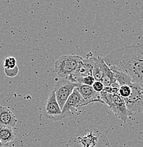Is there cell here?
I'll return each mask as SVG.
<instances>
[{"instance_id": "6da1fadb", "label": "cell", "mask_w": 143, "mask_h": 147, "mask_svg": "<svg viewBox=\"0 0 143 147\" xmlns=\"http://www.w3.org/2000/svg\"><path fill=\"white\" fill-rule=\"evenodd\" d=\"M103 59L110 69L125 74L133 84L143 88V44L118 48Z\"/></svg>"}, {"instance_id": "7a4b0ae2", "label": "cell", "mask_w": 143, "mask_h": 147, "mask_svg": "<svg viewBox=\"0 0 143 147\" xmlns=\"http://www.w3.org/2000/svg\"><path fill=\"white\" fill-rule=\"evenodd\" d=\"M83 58L78 55H64L56 61L54 71L59 77L69 81L79 67Z\"/></svg>"}, {"instance_id": "3957f363", "label": "cell", "mask_w": 143, "mask_h": 147, "mask_svg": "<svg viewBox=\"0 0 143 147\" xmlns=\"http://www.w3.org/2000/svg\"><path fill=\"white\" fill-rule=\"evenodd\" d=\"M101 100L113 110L115 115L120 119L124 123L128 119L131 114L126 107L125 102L119 94H112L103 91L101 93Z\"/></svg>"}, {"instance_id": "277c9868", "label": "cell", "mask_w": 143, "mask_h": 147, "mask_svg": "<svg viewBox=\"0 0 143 147\" xmlns=\"http://www.w3.org/2000/svg\"><path fill=\"white\" fill-rule=\"evenodd\" d=\"M124 101L131 115L143 112V88L135 84H132L131 95Z\"/></svg>"}, {"instance_id": "5b68a950", "label": "cell", "mask_w": 143, "mask_h": 147, "mask_svg": "<svg viewBox=\"0 0 143 147\" xmlns=\"http://www.w3.org/2000/svg\"><path fill=\"white\" fill-rule=\"evenodd\" d=\"M86 101L83 98L79 91L77 89V87L74 89L72 94L68 98L64 108L62 109V117L66 118L70 117L79 108L86 106Z\"/></svg>"}, {"instance_id": "8992f818", "label": "cell", "mask_w": 143, "mask_h": 147, "mask_svg": "<svg viewBox=\"0 0 143 147\" xmlns=\"http://www.w3.org/2000/svg\"><path fill=\"white\" fill-rule=\"evenodd\" d=\"M95 57H88L83 59L79 67H78L76 72L69 79V82L75 84H80L83 78L89 76H93V68H94Z\"/></svg>"}, {"instance_id": "52a82bcc", "label": "cell", "mask_w": 143, "mask_h": 147, "mask_svg": "<svg viewBox=\"0 0 143 147\" xmlns=\"http://www.w3.org/2000/svg\"><path fill=\"white\" fill-rule=\"evenodd\" d=\"M77 86H78L77 84L67 80L58 83L57 87L56 89H54V91L56 93V100L61 110L64 108L67 100Z\"/></svg>"}, {"instance_id": "ba28073f", "label": "cell", "mask_w": 143, "mask_h": 147, "mask_svg": "<svg viewBox=\"0 0 143 147\" xmlns=\"http://www.w3.org/2000/svg\"><path fill=\"white\" fill-rule=\"evenodd\" d=\"M45 112L50 118L54 120L62 119V110L60 108L56 100V93L54 90L51 92L50 95L48 97L45 105Z\"/></svg>"}, {"instance_id": "9c48e42d", "label": "cell", "mask_w": 143, "mask_h": 147, "mask_svg": "<svg viewBox=\"0 0 143 147\" xmlns=\"http://www.w3.org/2000/svg\"><path fill=\"white\" fill-rule=\"evenodd\" d=\"M77 89L79 91L80 94L86 101V105L88 104L91 103V102H103L101 100V93H98L93 89L92 86H87L83 85L81 84H78V86H77Z\"/></svg>"}, {"instance_id": "30bf717a", "label": "cell", "mask_w": 143, "mask_h": 147, "mask_svg": "<svg viewBox=\"0 0 143 147\" xmlns=\"http://www.w3.org/2000/svg\"><path fill=\"white\" fill-rule=\"evenodd\" d=\"M17 119L12 110L0 105V127H7L13 128L16 126Z\"/></svg>"}, {"instance_id": "8fae6325", "label": "cell", "mask_w": 143, "mask_h": 147, "mask_svg": "<svg viewBox=\"0 0 143 147\" xmlns=\"http://www.w3.org/2000/svg\"><path fill=\"white\" fill-rule=\"evenodd\" d=\"M107 69H108V66L106 64L103 58L95 57L93 76L95 79V82H101Z\"/></svg>"}, {"instance_id": "7c38bea8", "label": "cell", "mask_w": 143, "mask_h": 147, "mask_svg": "<svg viewBox=\"0 0 143 147\" xmlns=\"http://www.w3.org/2000/svg\"><path fill=\"white\" fill-rule=\"evenodd\" d=\"M16 137L13 128L7 127H0V141L2 143L3 146H7L10 142H13Z\"/></svg>"}, {"instance_id": "4fadbf2b", "label": "cell", "mask_w": 143, "mask_h": 147, "mask_svg": "<svg viewBox=\"0 0 143 147\" xmlns=\"http://www.w3.org/2000/svg\"><path fill=\"white\" fill-rule=\"evenodd\" d=\"M101 82L103 83L105 88L111 86L112 85H113V84L117 82L115 74L109 68V67L107 71H106L105 74H104L102 80H101Z\"/></svg>"}, {"instance_id": "5bb4252c", "label": "cell", "mask_w": 143, "mask_h": 147, "mask_svg": "<svg viewBox=\"0 0 143 147\" xmlns=\"http://www.w3.org/2000/svg\"><path fill=\"white\" fill-rule=\"evenodd\" d=\"M132 84H133V83L131 82L128 84H125V85L120 86L118 94L120 96V97L122 98L123 100L129 98L130 96V95H131Z\"/></svg>"}, {"instance_id": "9a60e30c", "label": "cell", "mask_w": 143, "mask_h": 147, "mask_svg": "<svg viewBox=\"0 0 143 147\" xmlns=\"http://www.w3.org/2000/svg\"><path fill=\"white\" fill-rule=\"evenodd\" d=\"M16 60L14 57H7L4 60V67L6 69H13L16 67Z\"/></svg>"}, {"instance_id": "2e32d148", "label": "cell", "mask_w": 143, "mask_h": 147, "mask_svg": "<svg viewBox=\"0 0 143 147\" xmlns=\"http://www.w3.org/2000/svg\"><path fill=\"white\" fill-rule=\"evenodd\" d=\"M4 73L9 77H15L19 73V68H18L17 66L13 69L4 68Z\"/></svg>"}, {"instance_id": "e0dca14e", "label": "cell", "mask_w": 143, "mask_h": 147, "mask_svg": "<svg viewBox=\"0 0 143 147\" xmlns=\"http://www.w3.org/2000/svg\"><path fill=\"white\" fill-rule=\"evenodd\" d=\"M95 82V79L93 78V76H89L87 77L83 78L82 80L81 81L80 84H83V85H87V86H93Z\"/></svg>"}, {"instance_id": "ac0fdd59", "label": "cell", "mask_w": 143, "mask_h": 147, "mask_svg": "<svg viewBox=\"0 0 143 147\" xmlns=\"http://www.w3.org/2000/svg\"><path fill=\"white\" fill-rule=\"evenodd\" d=\"M92 86H93V89L98 93H101V92L103 91L104 88H105V86L101 82H95Z\"/></svg>"}, {"instance_id": "d6986e66", "label": "cell", "mask_w": 143, "mask_h": 147, "mask_svg": "<svg viewBox=\"0 0 143 147\" xmlns=\"http://www.w3.org/2000/svg\"><path fill=\"white\" fill-rule=\"evenodd\" d=\"M4 146H3V144H2V143H1V141H0V147H3Z\"/></svg>"}]
</instances>
